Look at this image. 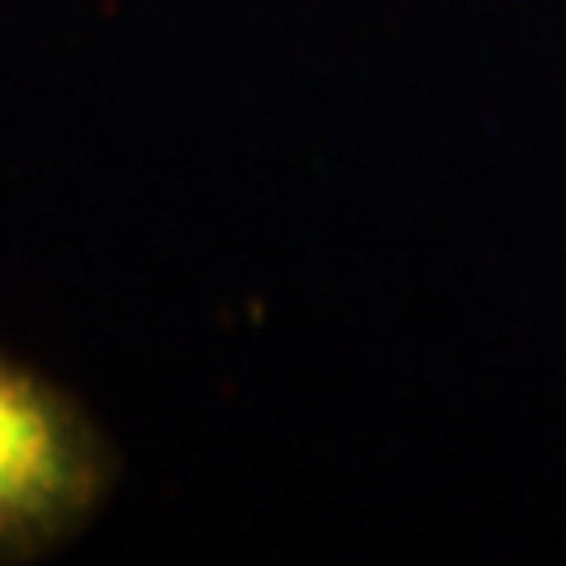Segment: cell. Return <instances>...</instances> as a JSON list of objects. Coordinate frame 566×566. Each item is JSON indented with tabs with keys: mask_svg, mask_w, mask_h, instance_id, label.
Segmentation results:
<instances>
[{
	"mask_svg": "<svg viewBox=\"0 0 566 566\" xmlns=\"http://www.w3.org/2000/svg\"><path fill=\"white\" fill-rule=\"evenodd\" d=\"M118 474L97 416L0 344V566L72 546L102 516Z\"/></svg>",
	"mask_w": 566,
	"mask_h": 566,
	"instance_id": "cell-1",
	"label": "cell"
}]
</instances>
